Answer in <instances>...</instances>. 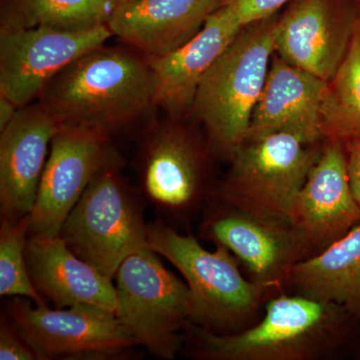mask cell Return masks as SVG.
Returning a JSON list of instances; mask_svg holds the SVG:
<instances>
[{
	"instance_id": "1",
	"label": "cell",
	"mask_w": 360,
	"mask_h": 360,
	"mask_svg": "<svg viewBox=\"0 0 360 360\" xmlns=\"http://www.w3.org/2000/svg\"><path fill=\"white\" fill-rule=\"evenodd\" d=\"M37 101L60 125L110 136L155 105L153 71L148 58L101 45L58 72Z\"/></svg>"
},
{
	"instance_id": "2",
	"label": "cell",
	"mask_w": 360,
	"mask_h": 360,
	"mask_svg": "<svg viewBox=\"0 0 360 360\" xmlns=\"http://www.w3.org/2000/svg\"><path fill=\"white\" fill-rule=\"evenodd\" d=\"M350 316L345 307L307 296L281 295L259 323L231 335L187 324L189 356L205 360H310L335 347Z\"/></svg>"
},
{
	"instance_id": "3",
	"label": "cell",
	"mask_w": 360,
	"mask_h": 360,
	"mask_svg": "<svg viewBox=\"0 0 360 360\" xmlns=\"http://www.w3.org/2000/svg\"><path fill=\"white\" fill-rule=\"evenodd\" d=\"M148 248L168 260L188 288L189 323L217 335L243 330L267 290L241 274L238 258L224 245L205 250L191 234L158 219L148 226Z\"/></svg>"
},
{
	"instance_id": "4",
	"label": "cell",
	"mask_w": 360,
	"mask_h": 360,
	"mask_svg": "<svg viewBox=\"0 0 360 360\" xmlns=\"http://www.w3.org/2000/svg\"><path fill=\"white\" fill-rule=\"evenodd\" d=\"M278 18V16H277ZM276 16L241 28L201 79L193 103L215 150L232 158L245 143L276 49Z\"/></svg>"
},
{
	"instance_id": "5",
	"label": "cell",
	"mask_w": 360,
	"mask_h": 360,
	"mask_svg": "<svg viewBox=\"0 0 360 360\" xmlns=\"http://www.w3.org/2000/svg\"><path fill=\"white\" fill-rule=\"evenodd\" d=\"M323 146L281 131L245 141L212 196L252 217L290 225L296 198Z\"/></svg>"
},
{
	"instance_id": "6",
	"label": "cell",
	"mask_w": 360,
	"mask_h": 360,
	"mask_svg": "<svg viewBox=\"0 0 360 360\" xmlns=\"http://www.w3.org/2000/svg\"><path fill=\"white\" fill-rule=\"evenodd\" d=\"M120 165L94 177L59 233L78 257L112 279L124 259L148 246L149 224Z\"/></svg>"
},
{
	"instance_id": "7",
	"label": "cell",
	"mask_w": 360,
	"mask_h": 360,
	"mask_svg": "<svg viewBox=\"0 0 360 360\" xmlns=\"http://www.w3.org/2000/svg\"><path fill=\"white\" fill-rule=\"evenodd\" d=\"M116 316L139 347L160 359H174L189 323L188 288L150 248L137 251L115 274Z\"/></svg>"
},
{
	"instance_id": "8",
	"label": "cell",
	"mask_w": 360,
	"mask_h": 360,
	"mask_svg": "<svg viewBox=\"0 0 360 360\" xmlns=\"http://www.w3.org/2000/svg\"><path fill=\"white\" fill-rule=\"evenodd\" d=\"M6 315L37 360L131 359L139 347L115 312L94 305L51 309L13 296Z\"/></svg>"
},
{
	"instance_id": "9",
	"label": "cell",
	"mask_w": 360,
	"mask_h": 360,
	"mask_svg": "<svg viewBox=\"0 0 360 360\" xmlns=\"http://www.w3.org/2000/svg\"><path fill=\"white\" fill-rule=\"evenodd\" d=\"M122 160L108 135L60 125L30 213V233L58 236L85 189L101 170Z\"/></svg>"
},
{
	"instance_id": "10",
	"label": "cell",
	"mask_w": 360,
	"mask_h": 360,
	"mask_svg": "<svg viewBox=\"0 0 360 360\" xmlns=\"http://www.w3.org/2000/svg\"><path fill=\"white\" fill-rule=\"evenodd\" d=\"M112 35L108 25L79 32L0 30V96L20 108L34 103L58 72Z\"/></svg>"
},
{
	"instance_id": "11",
	"label": "cell",
	"mask_w": 360,
	"mask_h": 360,
	"mask_svg": "<svg viewBox=\"0 0 360 360\" xmlns=\"http://www.w3.org/2000/svg\"><path fill=\"white\" fill-rule=\"evenodd\" d=\"M359 13L352 0H292L277 18L274 51L329 82L347 54Z\"/></svg>"
},
{
	"instance_id": "12",
	"label": "cell",
	"mask_w": 360,
	"mask_h": 360,
	"mask_svg": "<svg viewBox=\"0 0 360 360\" xmlns=\"http://www.w3.org/2000/svg\"><path fill=\"white\" fill-rule=\"evenodd\" d=\"M201 226L203 236L224 245L248 267L251 281L265 290L290 283L298 262L311 257L290 225L252 217L217 201Z\"/></svg>"
},
{
	"instance_id": "13",
	"label": "cell",
	"mask_w": 360,
	"mask_h": 360,
	"mask_svg": "<svg viewBox=\"0 0 360 360\" xmlns=\"http://www.w3.org/2000/svg\"><path fill=\"white\" fill-rule=\"evenodd\" d=\"M206 162L205 149L193 134L179 125H160L142 146V191L165 217L189 214L207 193Z\"/></svg>"
},
{
	"instance_id": "14",
	"label": "cell",
	"mask_w": 360,
	"mask_h": 360,
	"mask_svg": "<svg viewBox=\"0 0 360 360\" xmlns=\"http://www.w3.org/2000/svg\"><path fill=\"white\" fill-rule=\"evenodd\" d=\"M359 224L360 207L348 181L345 146L326 141L296 198L291 226L312 257Z\"/></svg>"
},
{
	"instance_id": "15",
	"label": "cell",
	"mask_w": 360,
	"mask_h": 360,
	"mask_svg": "<svg viewBox=\"0 0 360 360\" xmlns=\"http://www.w3.org/2000/svg\"><path fill=\"white\" fill-rule=\"evenodd\" d=\"M58 120L37 101L22 106L0 135V214L18 219L32 212Z\"/></svg>"
},
{
	"instance_id": "16",
	"label": "cell",
	"mask_w": 360,
	"mask_h": 360,
	"mask_svg": "<svg viewBox=\"0 0 360 360\" xmlns=\"http://www.w3.org/2000/svg\"><path fill=\"white\" fill-rule=\"evenodd\" d=\"M326 91L328 82L274 56L245 141L281 131L321 141Z\"/></svg>"
},
{
	"instance_id": "17",
	"label": "cell",
	"mask_w": 360,
	"mask_h": 360,
	"mask_svg": "<svg viewBox=\"0 0 360 360\" xmlns=\"http://www.w3.org/2000/svg\"><path fill=\"white\" fill-rule=\"evenodd\" d=\"M25 257L35 290L56 309L89 304L115 314L113 279L78 257L60 234L30 233Z\"/></svg>"
},
{
	"instance_id": "18",
	"label": "cell",
	"mask_w": 360,
	"mask_h": 360,
	"mask_svg": "<svg viewBox=\"0 0 360 360\" xmlns=\"http://www.w3.org/2000/svg\"><path fill=\"white\" fill-rule=\"evenodd\" d=\"M241 28L231 7L221 4L193 39L165 56L148 58L155 84V105L170 112L193 108L201 79Z\"/></svg>"
},
{
	"instance_id": "19",
	"label": "cell",
	"mask_w": 360,
	"mask_h": 360,
	"mask_svg": "<svg viewBox=\"0 0 360 360\" xmlns=\"http://www.w3.org/2000/svg\"><path fill=\"white\" fill-rule=\"evenodd\" d=\"M222 0H129L116 4L108 26L113 35L153 58L193 39Z\"/></svg>"
},
{
	"instance_id": "20",
	"label": "cell",
	"mask_w": 360,
	"mask_h": 360,
	"mask_svg": "<svg viewBox=\"0 0 360 360\" xmlns=\"http://www.w3.org/2000/svg\"><path fill=\"white\" fill-rule=\"evenodd\" d=\"M288 283L297 295L335 303L360 316V224L326 250L298 262Z\"/></svg>"
},
{
	"instance_id": "21",
	"label": "cell",
	"mask_w": 360,
	"mask_h": 360,
	"mask_svg": "<svg viewBox=\"0 0 360 360\" xmlns=\"http://www.w3.org/2000/svg\"><path fill=\"white\" fill-rule=\"evenodd\" d=\"M115 6L113 0H9L0 30H91L108 25Z\"/></svg>"
},
{
	"instance_id": "22",
	"label": "cell",
	"mask_w": 360,
	"mask_h": 360,
	"mask_svg": "<svg viewBox=\"0 0 360 360\" xmlns=\"http://www.w3.org/2000/svg\"><path fill=\"white\" fill-rule=\"evenodd\" d=\"M322 115L326 141L360 137V13L347 54L328 82Z\"/></svg>"
},
{
	"instance_id": "23",
	"label": "cell",
	"mask_w": 360,
	"mask_h": 360,
	"mask_svg": "<svg viewBox=\"0 0 360 360\" xmlns=\"http://www.w3.org/2000/svg\"><path fill=\"white\" fill-rule=\"evenodd\" d=\"M30 233V214L18 219H1L0 226V295L21 296L37 305H46L35 290L26 264Z\"/></svg>"
},
{
	"instance_id": "24",
	"label": "cell",
	"mask_w": 360,
	"mask_h": 360,
	"mask_svg": "<svg viewBox=\"0 0 360 360\" xmlns=\"http://www.w3.org/2000/svg\"><path fill=\"white\" fill-rule=\"evenodd\" d=\"M292 0H222L236 14L243 27L271 18L284 4Z\"/></svg>"
},
{
	"instance_id": "25",
	"label": "cell",
	"mask_w": 360,
	"mask_h": 360,
	"mask_svg": "<svg viewBox=\"0 0 360 360\" xmlns=\"http://www.w3.org/2000/svg\"><path fill=\"white\" fill-rule=\"evenodd\" d=\"M0 359L37 360V354L21 338L7 315L2 316L0 321Z\"/></svg>"
},
{
	"instance_id": "26",
	"label": "cell",
	"mask_w": 360,
	"mask_h": 360,
	"mask_svg": "<svg viewBox=\"0 0 360 360\" xmlns=\"http://www.w3.org/2000/svg\"><path fill=\"white\" fill-rule=\"evenodd\" d=\"M350 189L360 207V137L343 142Z\"/></svg>"
},
{
	"instance_id": "27",
	"label": "cell",
	"mask_w": 360,
	"mask_h": 360,
	"mask_svg": "<svg viewBox=\"0 0 360 360\" xmlns=\"http://www.w3.org/2000/svg\"><path fill=\"white\" fill-rule=\"evenodd\" d=\"M18 110L20 108L13 101L6 96H0V131L11 122Z\"/></svg>"
},
{
	"instance_id": "28",
	"label": "cell",
	"mask_w": 360,
	"mask_h": 360,
	"mask_svg": "<svg viewBox=\"0 0 360 360\" xmlns=\"http://www.w3.org/2000/svg\"><path fill=\"white\" fill-rule=\"evenodd\" d=\"M116 4H123V2L129 1V0H113Z\"/></svg>"
},
{
	"instance_id": "29",
	"label": "cell",
	"mask_w": 360,
	"mask_h": 360,
	"mask_svg": "<svg viewBox=\"0 0 360 360\" xmlns=\"http://www.w3.org/2000/svg\"><path fill=\"white\" fill-rule=\"evenodd\" d=\"M352 1L355 2L360 7V0H352Z\"/></svg>"
}]
</instances>
